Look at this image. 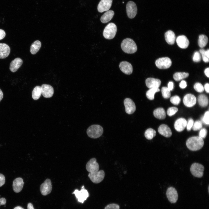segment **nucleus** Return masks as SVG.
I'll return each instance as SVG.
<instances>
[{
    "label": "nucleus",
    "instance_id": "18",
    "mask_svg": "<svg viewBox=\"0 0 209 209\" xmlns=\"http://www.w3.org/2000/svg\"><path fill=\"white\" fill-rule=\"evenodd\" d=\"M145 83L149 88H158L161 85V82L158 79L149 78L146 80Z\"/></svg>",
    "mask_w": 209,
    "mask_h": 209
},
{
    "label": "nucleus",
    "instance_id": "42",
    "mask_svg": "<svg viewBox=\"0 0 209 209\" xmlns=\"http://www.w3.org/2000/svg\"><path fill=\"white\" fill-rule=\"evenodd\" d=\"M105 209H120L119 206L116 204L112 203L106 206Z\"/></svg>",
    "mask_w": 209,
    "mask_h": 209
},
{
    "label": "nucleus",
    "instance_id": "13",
    "mask_svg": "<svg viewBox=\"0 0 209 209\" xmlns=\"http://www.w3.org/2000/svg\"><path fill=\"white\" fill-rule=\"evenodd\" d=\"M166 195L168 200L172 203H176L178 199V194L176 189L172 187L169 188L166 191Z\"/></svg>",
    "mask_w": 209,
    "mask_h": 209
},
{
    "label": "nucleus",
    "instance_id": "17",
    "mask_svg": "<svg viewBox=\"0 0 209 209\" xmlns=\"http://www.w3.org/2000/svg\"><path fill=\"white\" fill-rule=\"evenodd\" d=\"M119 67L121 71L126 74L130 75L132 73V66L130 63L127 62H121L120 63Z\"/></svg>",
    "mask_w": 209,
    "mask_h": 209
},
{
    "label": "nucleus",
    "instance_id": "2",
    "mask_svg": "<svg viewBox=\"0 0 209 209\" xmlns=\"http://www.w3.org/2000/svg\"><path fill=\"white\" fill-rule=\"evenodd\" d=\"M121 46L122 51L128 54L134 53L137 50L135 42L133 39L129 38L123 39L121 43Z\"/></svg>",
    "mask_w": 209,
    "mask_h": 209
},
{
    "label": "nucleus",
    "instance_id": "38",
    "mask_svg": "<svg viewBox=\"0 0 209 209\" xmlns=\"http://www.w3.org/2000/svg\"><path fill=\"white\" fill-rule=\"evenodd\" d=\"M170 101L173 104L177 105L180 103L181 99L178 96L176 95L171 97L170 99Z\"/></svg>",
    "mask_w": 209,
    "mask_h": 209
},
{
    "label": "nucleus",
    "instance_id": "19",
    "mask_svg": "<svg viewBox=\"0 0 209 209\" xmlns=\"http://www.w3.org/2000/svg\"><path fill=\"white\" fill-rule=\"evenodd\" d=\"M24 184L23 179L21 177L15 179L13 181V189L16 193H19L21 191Z\"/></svg>",
    "mask_w": 209,
    "mask_h": 209
},
{
    "label": "nucleus",
    "instance_id": "36",
    "mask_svg": "<svg viewBox=\"0 0 209 209\" xmlns=\"http://www.w3.org/2000/svg\"><path fill=\"white\" fill-rule=\"evenodd\" d=\"M202 127V123L199 120H197L194 123L192 127L194 131H197L200 129Z\"/></svg>",
    "mask_w": 209,
    "mask_h": 209
},
{
    "label": "nucleus",
    "instance_id": "34",
    "mask_svg": "<svg viewBox=\"0 0 209 209\" xmlns=\"http://www.w3.org/2000/svg\"><path fill=\"white\" fill-rule=\"evenodd\" d=\"M156 134V131L153 129L149 128L147 129L145 133V138L148 140L152 139Z\"/></svg>",
    "mask_w": 209,
    "mask_h": 209
},
{
    "label": "nucleus",
    "instance_id": "40",
    "mask_svg": "<svg viewBox=\"0 0 209 209\" xmlns=\"http://www.w3.org/2000/svg\"><path fill=\"white\" fill-rule=\"evenodd\" d=\"M209 112L208 111H206L203 117L201 118V120L203 122L206 124L209 125Z\"/></svg>",
    "mask_w": 209,
    "mask_h": 209
},
{
    "label": "nucleus",
    "instance_id": "44",
    "mask_svg": "<svg viewBox=\"0 0 209 209\" xmlns=\"http://www.w3.org/2000/svg\"><path fill=\"white\" fill-rule=\"evenodd\" d=\"M194 123L193 120L191 118H190L187 124V129L188 131H189L191 130L192 128Z\"/></svg>",
    "mask_w": 209,
    "mask_h": 209
},
{
    "label": "nucleus",
    "instance_id": "10",
    "mask_svg": "<svg viewBox=\"0 0 209 209\" xmlns=\"http://www.w3.org/2000/svg\"><path fill=\"white\" fill-rule=\"evenodd\" d=\"M52 190V185L51 180L46 179L40 186V190L42 194L46 196L50 194Z\"/></svg>",
    "mask_w": 209,
    "mask_h": 209
},
{
    "label": "nucleus",
    "instance_id": "30",
    "mask_svg": "<svg viewBox=\"0 0 209 209\" xmlns=\"http://www.w3.org/2000/svg\"><path fill=\"white\" fill-rule=\"evenodd\" d=\"M42 94L41 86H37L33 89L32 92V97L35 100L38 99Z\"/></svg>",
    "mask_w": 209,
    "mask_h": 209
},
{
    "label": "nucleus",
    "instance_id": "48",
    "mask_svg": "<svg viewBox=\"0 0 209 209\" xmlns=\"http://www.w3.org/2000/svg\"><path fill=\"white\" fill-rule=\"evenodd\" d=\"M167 88L170 91L173 90L174 88V83L172 82H169Z\"/></svg>",
    "mask_w": 209,
    "mask_h": 209
},
{
    "label": "nucleus",
    "instance_id": "9",
    "mask_svg": "<svg viewBox=\"0 0 209 209\" xmlns=\"http://www.w3.org/2000/svg\"><path fill=\"white\" fill-rule=\"evenodd\" d=\"M126 11L129 18L130 19L134 18L136 15L137 11L136 3L132 1H129L126 5Z\"/></svg>",
    "mask_w": 209,
    "mask_h": 209
},
{
    "label": "nucleus",
    "instance_id": "20",
    "mask_svg": "<svg viewBox=\"0 0 209 209\" xmlns=\"http://www.w3.org/2000/svg\"><path fill=\"white\" fill-rule=\"evenodd\" d=\"M176 42L178 46L180 48L185 49L187 48L189 44L188 39L185 35H180L177 37Z\"/></svg>",
    "mask_w": 209,
    "mask_h": 209
},
{
    "label": "nucleus",
    "instance_id": "26",
    "mask_svg": "<svg viewBox=\"0 0 209 209\" xmlns=\"http://www.w3.org/2000/svg\"><path fill=\"white\" fill-rule=\"evenodd\" d=\"M114 14V12L112 10L107 11L101 17V21L103 23L108 22L112 18Z\"/></svg>",
    "mask_w": 209,
    "mask_h": 209
},
{
    "label": "nucleus",
    "instance_id": "49",
    "mask_svg": "<svg viewBox=\"0 0 209 209\" xmlns=\"http://www.w3.org/2000/svg\"><path fill=\"white\" fill-rule=\"evenodd\" d=\"M6 203V200L4 198H1L0 199V206L5 205Z\"/></svg>",
    "mask_w": 209,
    "mask_h": 209
},
{
    "label": "nucleus",
    "instance_id": "15",
    "mask_svg": "<svg viewBox=\"0 0 209 209\" xmlns=\"http://www.w3.org/2000/svg\"><path fill=\"white\" fill-rule=\"evenodd\" d=\"M42 94L45 98L51 97L54 93V89L51 85L47 84H43L41 86Z\"/></svg>",
    "mask_w": 209,
    "mask_h": 209
},
{
    "label": "nucleus",
    "instance_id": "33",
    "mask_svg": "<svg viewBox=\"0 0 209 209\" xmlns=\"http://www.w3.org/2000/svg\"><path fill=\"white\" fill-rule=\"evenodd\" d=\"M189 75V73H188L178 72L175 73L173 75V77L175 81H179L187 78Z\"/></svg>",
    "mask_w": 209,
    "mask_h": 209
},
{
    "label": "nucleus",
    "instance_id": "11",
    "mask_svg": "<svg viewBox=\"0 0 209 209\" xmlns=\"http://www.w3.org/2000/svg\"><path fill=\"white\" fill-rule=\"evenodd\" d=\"M86 167L87 170L89 173L96 172L99 170V164L95 158L90 159L87 163Z\"/></svg>",
    "mask_w": 209,
    "mask_h": 209
},
{
    "label": "nucleus",
    "instance_id": "16",
    "mask_svg": "<svg viewBox=\"0 0 209 209\" xmlns=\"http://www.w3.org/2000/svg\"><path fill=\"white\" fill-rule=\"evenodd\" d=\"M196 98L193 94H188L184 97L183 100L184 105L188 107H191L194 106L196 102Z\"/></svg>",
    "mask_w": 209,
    "mask_h": 209
},
{
    "label": "nucleus",
    "instance_id": "37",
    "mask_svg": "<svg viewBox=\"0 0 209 209\" xmlns=\"http://www.w3.org/2000/svg\"><path fill=\"white\" fill-rule=\"evenodd\" d=\"M178 109L175 107H169L167 110V113L168 116H171L175 114L178 111Z\"/></svg>",
    "mask_w": 209,
    "mask_h": 209
},
{
    "label": "nucleus",
    "instance_id": "29",
    "mask_svg": "<svg viewBox=\"0 0 209 209\" xmlns=\"http://www.w3.org/2000/svg\"><path fill=\"white\" fill-rule=\"evenodd\" d=\"M198 101L200 105L203 107L207 106L208 103V99L207 97L204 94H201L199 96Z\"/></svg>",
    "mask_w": 209,
    "mask_h": 209
},
{
    "label": "nucleus",
    "instance_id": "23",
    "mask_svg": "<svg viewBox=\"0 0 209 209\" xmlns=\"http://www.w3.org/2000/svg\"><path fill=\"white\" fill-rule=\"evenodd\" d=\"M10 52V47L7 44L0 43V59H4L7 57Z\"/></svg>",
    "mask_w": 209,
    "mask_h": 209
},
{
    "label": "nucleus",
    "instance_id": "32",
    "mask_svg": "<svg viewBox=\"0 0 209 209\" xmlns=\"http://www.w3.org/2000/svg\"><path fill=\"white\" fill-rule=\"evenodd\" d=\"M160 91L158 88H152L150 89L146 93L147 98L150 100H153L154 99L155 94Z\"/></svg>",
    "mask_w": 209,
    "mask_h": 209
},
{
    "label": "nucleus",
    "instance_id": "54",
    "mask_svg": "<svg viewBox=\"0 0 209 209\" xmlns=\"http://www.w3.org/2000/svg\"><path fill=\"white\" fill-rule=\"evenodd\" d=\"M205 54L209 58V50L208 49L207 51H205Z\"/></svg>",
    "mask_w": 209,
    "mask_h": 209
},
{
    "label": "nucleus",
    "instance_id": "27",
    "mask_svg": "<svg viewBox=\"0 0 209 209\" xmlns=\"http://www.w3.org/2000/svg\"><path fill=\"white\" fill-rule=\"evenodd\" d=\"M154 116L159 119H163L166 117V113L164 109L160 107L155 109L153 112Z\"/></svg>",
    "mask_w": 209,
    "mask_h": 209
},
{
    "label": "nucleus",
    "instance_id": "6",
    "mask_svg": "<svg viewBox=\"0 0 209 209\" xmlns=\"http://www.w3.org/2000/svg\"><path fill=\"white\" fill-rule=\"evenodd\" d=\"M72 194H75L78 202L82 203H83L89 196L87 190L84 189V186L82 187L80 190H75Z\"/></svg>",
    "mask_w": 209,
    "mask_h": 209
},
{
    "label": "nucleus",
    "instance_id": "4",
    "mask_svg": "<svg viewBox=\"0 0 209 209\" xmlns=\"http://www.w3.org/2000/svg\"><path fill=\"white\" fill-rule=\"evenodd\" d=\"M117 31L116 25L113 23H109L105 27L103 31L104 37L107 39H111L115 36Z\"/></svg>",
    "mask_w": 209,
    "mask_h": 209
},
{
    "label": "nucleus",
    "instance_id": "55",
    "mask_svg": "<svg viewBox=\"0 0 209 209\" xmlns=\"http://www.w3.org/2000/svg\"><path fill=\"white\" fill-rule=\"evenodd\" d=\"M14 209H24L21 206H18L15 208Z\"/></svg>",
    "mask_w": 209,
    "mask_h": 209
},
{
    "label": "nucleus",
    "instance_id": "3",
    "mask_svg": "<svg viewBox=\"0 0 209 209\" xmlns=\"http://www.w3.org/2000/svg\"><path fill=\"white\" fill-rule=\"evenodd\" d=\"M103 132V128L100 125H93L90 126L87 129V133L91 138H96L100 137Z\"/></svg>",
    "mask_w": 209,
    "mask_h": 209
},
{
    "label": "nucleus",
    "instance_id": "25",
    "mask_svg": "<svg viewBox=\"0 0 209 209\" xmlns=\"http://www.w3.org/2000/svg\"><path fill=\"white\" fill-rule=\"evenodd\" d=\"M165 37L167 42L169 44L172 45L174 43L175 35L174 32L171 30H169L165 34Z\"/></svg>",
    "mask_w": 209,
    "mask_h": 209
},
{
    "label": "nucleus",
    "instance_id": "12",
    "mask_svg": "<svg viewBox=\"0 0 209 209\" xmlns=\"http://www.w3.org/2000/svg\"><path fill=\"white\" fill-rule=\"evenodd\" d=\"M126 113L129 114L133 113L136 110V107L133 101L129 98L125 99L124 101Z\"/></svg>",
    "mask_w": 209,
    "mask_h": 209
},
{
    "label": "nucleus",
    "instance_id": "47",
    "mask_svg": "<svg viewBox=\"0 0 209 209\" xmlns=\"http://www.w3.org/2000/svg\"><path fill=\"white\" fill-rule=\"evenodd\" d=\"M5 36V32L3 30L0 29V40L3 39Z\"/></svg>",
    "mask_w": 209,
    "mask_h": 209
},
{
    "label": "nucleus",
    "instance_id": "35",
    "mask_svg": "<svg viewBox=\"0 0 209 209\" xmlns=\"http://www.w3.org/2000/svg\"><path fill=\"white\" fill-rule=\"evenodd\" d=\"M161 92L162 96L165 99L169 98L171 96L170 91L167 87H162Z\"/></svg>",
    "mask_w": 209,
    "mask_h": 209
},
{
    "label": "nucleus",
    "instance_id": "52",
    "mask_svg": "<svg viewBox=\"0 0 209 209\" xmlns=\"http://www.w3.org/2000/svg\"><path fill=\"white\" fill-rule=\"evenodd\" d=\"M28 209H34L33 204L30 203L28 204L27 205Z\"/></svg>",
    "mask_w": 209,
    "mask_h": 209
},
{
    "label": "nucleus",
    "instance_id": "39",
    "mask_svg": "<svg viewBox=\"0 0 209 209\" xmlns=\"http://www.w3.org/2000/svg\"><path fill=\"white\" fill-rule=\"evenodd\" d=\"M194 89L197 92L201 93L204 91V88L202 84L199 82L195 84L194 86Z\"/></svg>",
    "mask_w": 209,
    "mask_h": 209
},
{
    "label": "nucleus",
    "instance_id": "50",
    "mask_svg": "<svg viewBox=\"0 0 209 209\" xmlns=\"http://www.w3.org/2000/svg\"><path fill=\"white\" fill-rule=\"evenodd\" d=\"M209 84L208 83H206L204 85V89L208 93L209 92Z\"/></svg>",
    "mask_w": 209,
    "mask_h": 209
},
{
    "label": "nucleus",
    "instance_id": "21",
    "mask_svg": "<svg viewBox=\"0 0 209 209\" xmlns=\"http://www.w3.org/2000/svg\"><path fill=\"white\" fill-rule=\"evenodd\" d=\"M187 124V121L184 118H179L177 119L175 122L174 128L177 131L181 132L185 128Z\"/></svg>",
    "mask_w": 209,
    "mask_h": 209
},
{
    "label": "nucleus",
    "instance_id": "53",
    "mask_svg": "<svg viewBox=\"0 0 209 209\" xmlns=\"http://www.w3.org/2000/svg\"><path fill=\"white\" fill-rule=\"evenodd\" d=\"M3 97V94L1 90L0 89V102L2 99Z\"/></svg>",
    "mask_w": 209,
    "mask_h": 209
},
{
    "label": "nucleus",
    "instance_id": "46",
    "mask_svg": "<svg viewBox=\"0 0 209 209\" xmlns=\"http://www.w3.org/2000/svg\"><path fill=\"white\" fill-rule=\"evenodd\" d=\"M187 86V84L185 80H182L179 84V87L181 89H184Z\"/></svg>",
    "mask_w": 209,
    "mask_h": 209
},
{
    "label": "nucleus",
    "instance_id": "45",
    "mask_svg": "<svg viewBox=\"0 0 209 209\" xmlns=\"http://www.w3.org/2000/svg\"><path fill=\"white\" fill-rule=\"evenodd\" d=\"M5 183V178L4 175L0 173V187L3 186Z\"/></svg>",
    "mask_w": 209,
    "mask_h": 209
},
{
    "label": "nucleus",
    "instance_id": "14",
    "mask_svg": "<svg viewBox=\"0 0 209 209\" xmlns=\"http://www.w3.org/2000/svg\"><path fill=\"white\" fill-rule=\"evenodd\" d=\"M113 0H101L97 7L98 11L102 12L109 10L111 6Z\"/></svg>",
    "mask_w": 209,
    "mask_h": 209
},
{
    "label": "nucleus",
    "instance_id": "24",
    "mask_svg": "<svg viewBox=\"0 0 209 209\" xmlns=\"http://www.w3.org/2000/svg\"><path fill=\"white\" fill-rule=\"evenodd\" d=\"M23 63L22 60L19 58H17L10 63V69L12 72L16 71Z\"/></svg>",
    "mask_w": 209,
    "mask_h": 209
},
{
    "label": "nucleus",
    "instance_id": "7",
    "mask_svg": "<svg viewBox=\"0 0 209 209\" xmlns=\"http://www.w3.org/2000/svg\"><path fill=\"white\" fill-rule=\"evenodd\" d=\"M88 176L93 182L98 183L101 182L104 179L105 173L103 170H100L94 172L89 173Z\"/></svg>",
    "mask_w": 209,
    "mask_h": 209
},
{
    "label": "nucleus",
    "instance_id": "28",
    "mask_svg": "<svg viewBox=\"0 0 209 209\" xmlns=\"http://www.w3.org/2000/svg\"><path fill=\"white\" fill-rule=\"evenodd\" d=\"M41 46V42L39 40L35 41L31 45L30 51L32 54H35L39 50Z\"/></svg>",
    "mask_w": 209,
    "mask_h": 209
},
{
    "label": "nucleus",
    "instance_id": "41",
    "mask_svg": "<svg viewBox=\"0 0 209 209\" xmlns=\"http://www.w3.org/2000/svg\"><path fill=\"white\" fill-rule=\"evenodd\" d=\"M192 59L193 61L195 62H198L201 61V57L199 52L196 51L194 53Z\"/></svg>",
    "mask_w": 209,
    "mask_h": 209
},
{
    "label": "nucleus",
    "instance_id": "1",
    "mask_svg": "<svg viewBox=\"0 0 209 209\" xmlns=\"http://www.w3.org/2000/svg\"><path fill=\"white\" fill-rule=\"evenodd\" d=\"M203 139L199 136H193L189 138L187 140L186 145L190 150L195 151L201 149L204 145Z\"/></svg>",
    "mask_w": 209,
    "mask_h": 209
},
{
    "label": "nucleus",
    "instance_id": "8",
    "mask_svg": "<svg viewBox=\"0 0 209 209\" xmlns=\"http://www.w3.org/2000/svg\"><path fill=\"white\" fill-rule=\"evenodd\" d=\"M156 66L160 69H166L169 68L171 65L172 61L168 57L159 58L155 62Z\"/></svg>",
    "mask_w": 209,
    "mask_h": 209
},
{
    "label": "nucleus",
    "instance_id": "22",
    "mask_svg": "<svg viewBox=\"0 0 209 209\" xmlns=\"http://www.w3.org/2000/svg\"><path fill=\"white\" fill-rule=\"evenodd\" d=\"M158 131L160 134L166 137H170L172 134L170 128L167 125L164 124L159 126Z\"/></svg>",
    "mask_w": 209,
    "mask_h": 209
},
{
    "label": "nucleus",
    "instance_id": "5",
    "mask_svg": "<svg viewBox=\"0 0 209 209\" xmlns=\"http://www.w3.org/2000/svg\"><path fill=\"white\" fill-rule=\"evenodd\" d=\"M204 170V167L202 165L196 163L192 164L190 168V172L192 175L198 178L203 176Z\"/></svg>",
    "mask_w": 209,
    "mask_h": 209
},
{
    "label": "nucleus",
    "instance_id": "31",
    "mask_svg": "<svg viewBox=\"0 0 209 209\" xmlns=\"http://www.w3.org/2000/svg\"><path fill=\"white\" fill-rule=\"evenodd\" d=\"M208 41L207 37L204 35H199L198 41V44L201 48L204 47L207 44Z\"/></svg>",
    "mask_w": 209,
    "mask_h": 209
},
{
    "label": "nucleus",
    "instance_id": "43",
    "mask_svg": "<svg viewBox=\"0 0 209 209\" xmlns=\"http://www.w3.org/2000/svg\"><path fill=\"white\" fill-rule=\"evenodd\" d=\"M207 134V130L204 128L201 129L199 131V136L201 138H205Z\"/></svg>",
    "mask_w": 209,
    "mask_h": 209
},
{
    "label": "nucleus",
    "instance_id": "51",
    "mask_svg": "<svg viewBox=\"0 0 209 209\" xmlns=\"http://www.w3.org/2000/svg\"><path fill=\"white\" fill-rule=\"evenodd\" d=\"M209 68L208 67L206 68L204 71L205 74L208 78L209 77Z\"/></svg>",
    "mask_w": 209,
    "mask_h": 209
}]
</instances>
